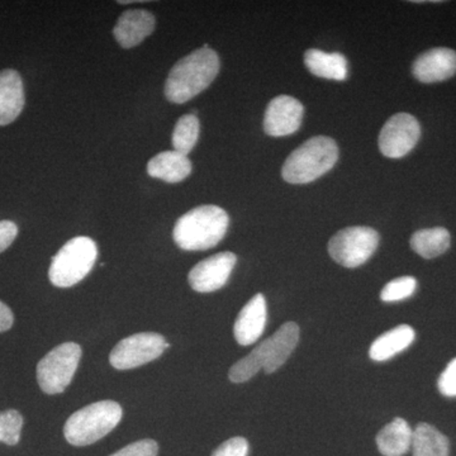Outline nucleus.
<instances>
[{
    "label": "nucleus",
    "mask_w": 456,
    "mask_h": 456,
    "mask_svg": "<svg viewBox=\"0 0 456 456\" xmlns=\"http://www.w3.org/2000/svg\"><path fill=\"white\" fill-rule=\"evenodd\" d=\"M200 123L196 114H185L176 122L173 132L174 150L187 155L196 146L200 139Z\"/></svg>",
    "instance_id": "obj_23"
},
{
    "label": "nucleus",
    "mask_w": 456,
    "mask_h": 456,
    "mask_svg": "<svg viewBox=\"0 0 456 456\" xmlns=\"http://www.w3.org/2000/svg\"><path fill=\"white\" fill-rule=\"evenodd\" d=\"M155 17L145 9L125 12L113 28L114 38L123 49H132L154 32Z\"/></svg>",
    "instance_id": "obj_15"
},
{
    "label": "nucleus",
    "mask_w": 456,
    "mask_h": 456,
    "mask_svg": "<svg viewBox=\"0 0 456 456\" xmlns=\"http://www.w3.org/2000/svg\"><path fill=\"white\" fill-rule=\"evenodd\" d=\"M236 263V255L230 251L213 255L191 270L189 285L198 293L216 292L227 284Z\"/></svg>",
    "instance_id": "obj_11"
},
{
    "label": "nucleus",
    "mask_w": 456,
    "mask_h": 456,
    "mask_svg": "<svg viewBox=\"0 0 456 456\" xmlns=\"http://www.w3.org/2000/svg\"><path fill=\"white\" fill-rule=\"evenodd\" d=\"M191 169L193 167L188 156L175 150L160 152L147 164V174L151 178L164 180L167 183L183 182L188 178Z\"/></svg>",
    "instance_id": "obj_17"
},
{
    "label": "nucleus",
    "mask_w": 456,
    "mask_h": 456,
    "mask_svg": "<svg viewBox=\"0 0 456 456\" xmlns=\"http://www.w3.org/2000/svg\"><path fill=\"white\" fill-rule=\"evenodd\" d=\"M220 68L217 53L204 45L173 66L165 83V97L171 103H187L211 86Z\"/></svg>",
    "instance_id": "obj_1"
},
{
    "label": "nucleus",
    "mask_w": 456,
    "mask_h": 456,
    "mask_svg": "<svg viewBox=\"0 0 456 456\" xmlns=\"http://www.w3.org/2000/svg\"><path fill=\"white\" fill-rule=\"evenodd\" d=\"M416 289L417 281L415 278H395L383 288L382 293H380V299L387 303L401 302L412 297Z\"/></svg>",
    "instance_id": "obj_25"
},
{
    "label": "nucleus",
    "mask_w": 456,
    "mask_h": 456,
    "mask_svg": "<svg viewBox=\"0 0 456 456\" xmlns=\"http://www.w3.org/2000/svg\"><path fill=\"white\" fill-rule=\"evenodd\" d=\"M338 147L327 136L311 137L288 156L281 176L290 184H307L329 173L338 163Z\"/></svg>",
    "instance_id": "obj_4"
},
{
    "label": "nucleus",
    "mask_w": 456,
    "mask_h": 456,
    "mask_svg": "<svg viewBox=\"0 0 456 456\" xmlns=\"http://www.w3.org/2000/svg\"><path fill=\"white\" fill-rule=\"evenodd\" d=\"M421 137V126L416 117L408 113H397L392 116L380 131V152L386 158L401 159L410 154Z\"/></svg>",
    "instance_id": "obj_10"
},
{
    "label": "nucleus",
    "mask_w": 456,
    "mask_h": 456,
    "mask_svg": "<svg viewBox=\"0 0 456 456\" xmlns=\"http://www.w3.org/2000/svg\"><path fill=\"white\" fill-rule=\"evenodd\" d=\"M18 235V227L14 222L0 221V253L7 250L13 244Z\"/></svg>",
    "instance_id": "obj_29"
},
{
    "label": "nucleus",
    "mask_w": 456,
    "mask_h": 456,
    "mask_svg": "<svg viewBox=\"0 0 456 456\" xmlns=\"http://www.w3.org/2000/svg\"><path fill=\"white\" fill-rule=\"evenodd\" d=\"M413 430L406 419H395L377 436V446L384 456H403L412 445Z\"/></svg>",
    "instance_id": "obj_19"
},
{
    "label": "nucleus",
    "mask_w": 456,
    "mask_h": 456,
    "mask_svg": "<svg viewBox=\"0 0 456 456\" xmlns=\"http://www.w3.org/2000/svg\"><path fill=\"white\" fill-rule=\"evenodd\" d=\"M411 449L413 456H449L450 443L436 428L422 422L413 430Z\"/></svg>",
    "instance_id": "obj_21"
},
{
    "label": "nucleus",
    "mask_w": 456,
    "mask_h": 456,
    "mask_svg": "<svg viewBox=\"0 0 456 456\" xmlns=\"http://www.w3.org/2000/svg\"><path fill=\"white\" fill-rule=\"evenodd\" d=\"M230 217L218 206H200L176 221L173 237L182 250L202 251L215 248L226 235Z\"/></svg>",
    "instance_id": "obj_3"
},
{
    "label": "nucleus",
    "mask_w": 456,
    "mask_h": 456,
    "mask_svg": "<svg viewBox=\"0 0 456 456\" xmlns=\"http://www.w3.org/2000/svg\"><path fill=\"white\" fill-rule=\"evenodd\" d=\"M159 445L154 440H140L110 456H158Z\"/></svg>",
    "instance_id": "obj_26"
},
{
    "label": "nucleus",
    "mask_w": 456,
    "mask_h": 456,
    "mask_svg": "<svg viewBox=\"0 0 456 456\" xmlns=\"http://www.w3.org/2000/svg\"><path fill=\"white\" fill-rule=\"evenodd\" d=\"M97 257V244L90 237H74L60 248L51 261V283L57 288L74 287L92 272Z\"/></svg>",
    "instance_id": "obj_6"
},
{
    "label": "nucleus",
    "mask_w": 456,
    "mask_h": 456,
    "mask_svg": "<svg viewBox=\"0 0 456 456\" xmlns=\"http://www.w3.org/2000/svg\"><path fill=\"white\" fill-rule=\"evenodd\" d=\"M305 107L290 95H278L268 104L264 116V131L272 137H285L299 130Z\"/></svg>",
    "instance_id": "obj_12"
},
{
    "label": "nucleus",
    "mask_w": 456,
    "mask_h": 456,
    "mask_svg": "<svg viewBox=\"0 0 456 456\" xmlns=\"http://www.w3.org/2000/svg\"><path fill=\"white\" fill-rule=\"evenodd\" d=\"M122 417V407L117 402H95L69 417L64 426L65 439L74 446L92 445L113 431Z\"/></svg>",
    "instance_id": "obj_5"
},
{
    "label": "nucleus",
    "mask_w": 456,
    "mask_h": 456,
    "mask_svg": "<svg viewBox=\"0 0 456 456\" xmlns=\"http://www.w3.org/2000/svg\"><path fill=\"white\" fill-rule=\"evenodd\" d=\"M305 64L312 74L323 79L344 82L347 77V60L340 53L311 49L305 53Z\"/></svg>",
    "instance_id": "obj_20"
},
{
    "label": "nucleus",
    "mask_w": 456,
    "mask_h": 456,
    "mask_svg": "<svg viewBox=\"0 0 456 456\" xmlns=\"http://www.w3.org/2000/svg\"><path fill=\"white\" fill-rule=\"evenodd\" d=\"M14 322L13 312L7 305L0 301V332L8 331Z\"/></svg>",
    "instance_id": "obj_30"
},
{
    "label": "nucleus",
    "mask_w": 456,
    "mask_h": 456,
    "mask_svg": "<svg viewBox=\"0 0 456 456\" xmlns=\"http://www.w3.org/2000/svg\"><path fill=\"white\" fill-rule=\"evenodd\" d=\"M23 417L16 410L0 412V443L14 446L20 443Z\"/></svg>",
    "instance_id": "obj_24"
},
{
    "label": "nucleus",
    "mask_w": 456,
    "mask_h": 456,
    "mask_svg": "<svg viewBox=\"0 0 456 456\" xmlns=\"http://www.w3.org/2000/svg\"><path fill=\"white\" fill-rule=\"evenodd\" d=\"M268 320L265 297L257 293L250 299L236 318L233 335L241 346H248L256 342L265 330Z\"/></svg>",
    "instance_id": "obj_14"
},
{
    "label": "nucleus",
    "mask_w": 456,
    "mask_h": 456,
    "mask_svg": "<svg viewBox=\"0 0 456 456\" xmlns=\"http://www.w3.org/2000/svg\"><path fill=\"white\" fill-rule=\"evenodd\" d=\"M301 330L296 322H287L279 327L274 335L260 342L245 358L239 360L228 371L233 383L248 382L261 369L266 374L274 373L285 364L298 345Z\"/></svg>",
    "instance_id": "obj_2"
},
{
    "label": "nucleus",
    "mask_w": 456,
    "mask_h": 456,
    "mask_svg": "<svg viewBox=\"0 0 456 456\" xmlns=\"http://www.w3.org/2000/svg\"><path fill=\"white\" fill-rule=\"evenodd\" d=\"M22 77L13 69L0 71V126L16 121L25 108Z\"/></svg>",
    "instance_id": "obj_16"
},
{
    "label": "nucleus",
    "mask_w": 456,
    "mask_h": 456,
    "mask_svg": "<svg viewBox=\"0 0 456 456\" xmlns=\"http://www.w3.org/2000/svg\"><path fill=\"white\" fill-rule=\"evenodd\" d=\"M170 344L155 332H141L128 336L114 346L110 355V365L117 370L142 367L160 358Z\"/></svg>",
    "instance_id": "obj_9"
},
{
    "label": "nucleus",
    "mask_w": 456,
    "mask_h": 456,
    "mask_svg": "<svg viewBox=\"0 0 456 456\" xmlns=\"http://www.w3.org/2000/svg\"><path fill=\"white\" fill-rule=\"evenodd\" d=\"M415 330L408 325H401L375 338L369 350V356L374 362H387L402 351L408 349L415 341Z\"/></svg>",
    "instance_id": "obj_18"
},
{
    "label": "nucleus",
    "mask_w": 456,
    "mask_h": 456,
    "mask_svg": "<svg viewBox=\"0 0 456 456\" xmlns=\"http://www.w3.org/2000/svg\"><path fill=\"white\" fill-rule=\"evenodd\" d=\"M82 347L75 342H64L50 351L37 364V382L46 395H60L70 386L80 359Z\"/></svg>",
    "instance_id": "obj_7"
},
{
    "label": "nucleus",
    "mask_w": 456,
    "mask_h": 456,
    "mask_svg": "<svg viewBox=\"0 0 456 456\" xmlns=\"http://www.w3.org/2000/svg\"><path fill=\"white\" fill-rule=\"evenodd\" d=\"M450 233L446 228H425L411 237V248L424 259H434L445 254L450 248Z\"/></svg>",
    "instance_id": "obj_22"
},
{
    "label": "nucleus",
    "mask_w": 456,
    "mask_h": 456,
    "mask_svg": "<svg viewBox=\"0 0 456 456\" xmlns=\"http://www.w3.org/2000/svg\"><path fill=\"white\" fill-rule=\"evenodd\" d=\"M437 388L445 397H456V358L449 362L448 367L440 375Z\"/></svg>",
    "instance_id": "obj_28"
},
{
    "label": "nucleus",
    "mask_w": 456,
    "mask_h": 456,
    "mask_svg": "<svg viewBox=\"0 0 456 456\" xmlns=\"http://www.w3.org/2000/svg\"><path fill=\"white\" fill-rule=\"evenodd\" d=\"M412 74L419 82H444L456 74V53L448 47H436L421 53L412 65Z\"/></svg>",
    "instance_id": "obj_13"
},
{
    "label": "nucleus",
    "mask_w": 456,
    "mask_h": 456,
    "mask_svg": "<svg viewBox=\"0 0 456 456\" xmlns=\"http://www.w3.org/2000/svg\"><path fill=\"white\" fill-rule=\"evenodd\" d=\"M379 245V233L371 227L355 226L338 231L329 242V254L336 263L354 269L367 263Z\"/></svg>",
    "instance_id": "obj_8"
},
{
    "label": "nucleus",
    "mask_w": 456,
    "mask_h": 456,
    "mask_svg": "<svg viewBox=\"0 0 456 456\" xmlns=\"http://www.w3.org/2000/svg\"><path fill=\"white\" fill-rule=\"evenodd\" d=\"M248 443L244 437H232L215 450L212 456H248Z\"/></svg>",
    "instance_id": "obj_27"
}]
</instances>
